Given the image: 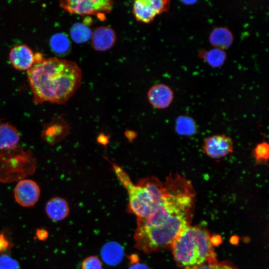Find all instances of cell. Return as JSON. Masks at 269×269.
<instances>
[{"label": "cell", "instance_id": "1", "mask_svg": "<svg viewBox=\"0 0 269 269\" xmlns=\"http://www.w3.org/2000/svg\"><path fill=\"white\" fill-rule=\"evenodd\" d=\"M27 77L35 104L50 102L63 104L79 88L82 72L72 61L45 58L35 61L27 71Z\"/></svg>", "mask_w": 269, "mask_h": 269}, {"label": "cell", "instance_id": "2", "mask_svg": "<svg viewBox=\"0 0 269 269\" xmlns=\"http://www.w3.org/2000/svg\"><path fill=\"white\" fill-rule=\"evenodd\" d=\"M117 177L127 190L128 211L137 219L147 217L162 201L166 193L164 184L154 176L138 180L134 184L128 174L119 165L109 161Z\"/></svg>", "mask_w": 269, "mask_h": 269}, {"label": "cell", "instance_id": "3", "mask_svg": "<svg viewBox=\"0 0 269 269\" xmlns=\"http://www.w3.org/2000/svg\"><path fill=\"white\" fill-rule=\"evenodd\" d=\"M171 246L175 260L181 267L187 268L217 262L210 235L199 227L188 226Z\"/></svg>", "mask_w": 269, "mask_h": 269}, {"label": "cell", "instance_id": "4", "mask_svg": "<svg viewBox=\"0 0 269 269\" xmlns=\"http://www.w3.org/2000/svg\"><path fill=\"white\" fill-rule=\"evenodd\" d=\"M192 214L176 215L159 226L137 225L134 236L135 247L145 253H151L171 246L180 233L189 226Z\"/></svg>", "mask_w": 269, "mask_h": 269}, {"label": "cell", "instance_id": "5", "mask_svg": "<svg viewBox=\"0 0 269 269\" xmlns=\"http://www.w3.org/2000/svg\"><path fill=\"white\" fill-rule=\"evenodd\" d=\"M36 160L30 150L19 145L8 150H0V181L9 183L19 181L33 174Z\"/></svg>", "mask_w": 269, "mask_h": 269}, {"label": "cell", "instance_id": "6", "mask_svg": "<svg viewBox=\"0 0 269 269\" xmlns=\"http://www.w3.org/2000/svg\"><path fill=\"white\" fill-rule=\"evenodd\" d=\"M60 6L66 12L82 16L96 15L105 17L112 10L114 1L110 0H62Z\"/></svg>", "mask_w": 269, "mask_h": 269}, {"label": "cell", "instance_id": "7", "mask_svg": "<svg viewBox=\"0 0 269 269\" xmlns=\"http://www.w3.org/2000/svg\"><path fill=\"white\" fill-rule=\"evenodd\" d=\"M234 144L232 138L225 134L213 135L206 137L202 151L211 158L219 159L232 153Z\"/></svg>", "mask_w": 269, "mask_h": 269}, {"label": "cell", "instance_id": "8", "mask_svg": "<svg viewBox=\"0 0 269 269\" xmlns=\"http://www.w3.org/2000/svg\"><path fill=\"white\" fill-rule=\"evenodd\" d=\"M40 195L38 184L34 180L23 179L18 181L14 189L16 202L23 207H31L38 201Z\"/></svg>", "mask_w": 269, "mask_h": 269}, {"label": "cell", "instance_id": "9", "mask_svg": "<svg viewBox=\"0 0 269 269\" xmlns=\"http://www.w3.org/2000/svg\"><path fill=\"white\" fill-rule=\"evenodd\" d=\"M69 132V127L66 122L58 116L43 125L41 137L47 143L54 145L65 137Z\"/></svg>", "mask_w": 269, "mask_h": 269}, {"label": "cell", "instance_id": "10", "mask_svg": "<svg viewBox=\"0 0 269 269\" xmlns=\"http://www.w3.org/2000/svg\"><path fill=\"white\" fill-rule=\"evenodd\" d=\"M9 60L15 69L27 71L35 62V53L27 45L18 44L10 49Z\"/></svg>", "mask_w": 269, "mask_h": 269}, {"label": "cell", "instance_id": "11", "mask_svg": "<svg viewBox=\"0 0 269 269\" xmlns=\"http://www.w3.org/2000/svg\"><path fill=\"white\" fill-rule=\"evenodd\" d=\"M117 40L114 30L108 26H100L95 28L91 37V45L93 49L99 52L110 49Z\"/></svg>", "mask_w": 269, "mask_h": 269}, {"label": "cell", "instance_id": "12", "mask_svg": "<svg viewBox=\"0 0 269 269\" xmlns=\"http://www.w3.org/2000/svg\"><path fill=\"white\" fill-rule=\"evenodd\" d=\"M174 94L172 89L162 83L153 85L147 92L149 103L157 109L167 108L172 102Z\"/></svg>", "mask_w": 269, "mask_h": 269}, {"label": "cell", "instance_id": "13", "mask_svg": "<svg viewBox=\"0 0 269 269\" xmlns=\"http://www.w3.org/2000/svg\"><path fill=\"white\" fill-rule=\"evenodd\" d=\"M45 212L48 217L54 221H61L66 218L69 213V206L67 201L60 197L49 199L45 205Z\"/></svg>", "mask_w": 269, "mask_h": 269}, {"label": "cell", "instance_id": "14", "mask_svg": "<svg viewBox=\"0 0 269 269\" xmlns=\"http://www.w3.org/2000/svg\"><path fill=\"white\" fill-rule=\"evenodd\" d=\"M20 135L13 126L6 123L0 124V150L12 149L18 144Z\"/></svg>", "mask_w": 269, "mask_h": 269}, {"label": "cell", "instance_id": "15", "mask_svg": "<svg viewBox=\"0 0 269 269\" xmlns=\"http://www.w3.org/2000/svg\"><path fill=\"white\" fill-rule=\"evenodd\" d=\"M233 41V34L226 27H215L209 35V42L214 48L225 50L231 46Z\"/></svg>", "mask_w": 269, "mask_h": 269}, {"label": "cell", "instance_id": "16", "mask_svg": "<svg viewBox=\"0 0 269 269\" xmlns=\"http://www.w3.org/2000/svg\"><path fill=\"white\" fill-rule=\"evenodd\" d=\"M133 12L136 19L144 23H151L157 15L151 0L134 1L133 4Z\"/></svg>", "mask_w": 269, "mask_h": 269}, {"label": "cell", "instance_id": "17", "mask_svg": "<svg viewBox=\"0 0 269 269\" xmlns=\"http://www.w3.org/2000/svg\"><path fill=\"white\" fill-rule=\"evenodd\" d=\"M101 256L103 261L111 266L118 265L122 260L124 250L118 243L111 242L106 244L101 250Z\"/></svg>", "mask_w": 269, "mask_h": 269}, {"label": "cell", "instance_id": "18", "mask_svg": "<svg viewBox=\"0 0 269 269\" xmlns=\"http://www.w3.org/2000/svg\"><path fill=\"white\" fill-rule=\"evenodd\" d=\"M198 56L211 67L217 68L224 64L227 58V54L224 50L213 48L209 50L201 49L198 52Z\"/></svg>", "mask_w": 269, "mask_h": 269}, {"label": "cell", "instance_id": "19", "mask_svg": "<svg viewBox=\"0 0 269 269\" xmlns=\"http://www.w3.org/2000/svg\"><path fill=\"white\" fill-rule=\"evenodd\" d=\"M92 32L86 25L80 23H75L70 29L72 39L77 43L81 44L91 39Z\"/></svg>", "mask_w": 269, "mask_h": 269}, {"label": "cell", "instance_id": "20", "mask_svg": "<svg viewBox=\"0 0 269 269\" xmlns=\"http://www.w3.org/2000/svg\"><path fill=\"white\" fill-rule=\"evenodd\" d=\"M50 45L53 50L60 54L68 52L70 43L68 38L63 33H56L50 39Z\"/></svg>", "mask_w": 269, "mask_h": 269}, {"label": "cell", "instance_id": "21", "mask_svg": "<svg viewBox=\"0 0 269 269\" xmlns=\"http://www.w3.org/2000/svg\"><path fill=\"white\" fill-rule=\"evenodd\" d=\"M175 129L179 134L189 135L195 134L196 128L195 123L191 118L181 116L177 119Z\"/></svg>", "mask_w": 269, "mask_h": 269}, {"label": "cell", "instance_id": "22", "mask_svg": "<svg viewBox=\"0 0 269 269\" xmlns=\"http://www.w3.org/2000/svg\"><path fill=\"white\" fill-rule=\"evenodd\" d=\"M256 164L268 166L269 145L267 142L263 141L254 147L252 151Z\"/></svg>", "mask_w": 269, "mask_h": 269}, {"label": "cell", "instance_id": "23", "mask_svg": "<svg viewBox=\"0 0 269 269\" xmlns=\"http://www.w3.org/2000/svg\"><path fill=\"white\" fill-rule=\"evenodd\" d=\"M81 269H103L102 263L96 256H91L85 259Z\"/></svg>", "mask_w": 269, "mask_h": 269}, {"label": "cell", "instance_id": "24", "mask_svg": "<svg viewBox=\"0 0 269 269\" xmlns=\"http://www.w3.org/2000/svg\"><path fill=\"white\" fill-rule=\"evenodd\" d=\"M184 269H236L232 266L226 263H206L201 265L187 267Z\"/></svg>", "mask_w": 269, "mask_h": 269}, {"label": "cell", "instance_id": "25", "mask_svg": "<svg viewBox=\"0 0 269 269\" xmlns=\"http://www.w3.org/2000/svg\"><path fill=\"white\" fill-rule=\"evenodd\" d=\"M0 269H19L18 263L7 256L0 257Z\"/></svg>", "mask_w": 269, "mask_h": 269}, {"label": "cell", "instance_id": "26", "mask_svg": "<svg viewBox=\"0 0 269 269\" xmlns=\"http://www.w3.org/2000/svg\"><path fill=\"white\" fill-rule=\"evenodd\" d=\"M9 246L10 243L4 235L2 233H0V253L6 250Z\"/></svg>", "mask_w": 269, "mask_h": 269}, {"label": "cell", "instance_id": "27", "mask_svg": "<svg viewBox=\"0 0 269 269\" xmlns=\"http://www.w3.org/2000/svg\"><path fill=\"white\" fill-rule=\"evenodd\" d=\"M48 231L44 229H38L36 230V236L37 238L42 241H45L48 237Z\"/></svg>", "mask_w": 269, "mask_h": 269}, {"label": "cell", "instance_id": "28", "mask_svg": "<svg viewBox=\"0 0 269 269\" xmlns=\"http://www.w3.org/2000/svg\"><path fill=\"white\" fill-rule=\"evenodd\" d=\"M128 269H150L148 266L143 263H139L138 261L132 263V265Z\"/></svg>", "mask_w": 269, "mask_h": 269}, {"label": "cell", "instance_id": "29", "mask_svg": "<svg viewBox=\"0 0 269 269\" xmlns=\"http://www.w3.org/2000/svg\"><path fill=\"white\" fill-rule=\"evenodd\" d=\"M98 141L102 144H103V143H107L108 142V139L106 138V136H105L104 135H102L99 136V137H98Z\"/></svg>", "mask_w": 269, "mask_h": 269}]
</instances>
